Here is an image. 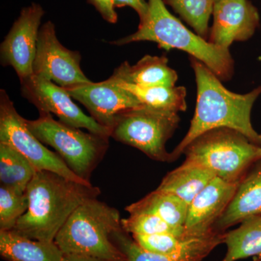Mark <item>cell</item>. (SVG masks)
Returning <instances> with one entry per match:
<instances>
[{"instance_id": "9", "label": "cell", "mask_w": 261, "mask_h": 261, "mask_svg": "<svg viewBox=\"0 0 261 261\" xmlns=\"http://www.w3.org/2000/svg\"><path fill=\"white\" fill-rule=\"evenodd\" d=\"M82 56L78 51L67 49L57 37L53 22H46L39 30L33 74L51 81L63 88L89 84L81 68Z\"/></svg>"}, {"instance_id": "28", "label": "cell", "mask_w": 261, "mask_h": 261, "mask_svg": "<svg viewBox=\"0 0 261 261\" xmlns=\"http://www.w3.org/2000/svg\"><path fill=\"white\" fill-rule=\"evenodd\" d=\"M89 4L93 5L104 20L110 23H116L118 20L116 7L113 0H87Z\"/></svg>"}, {"instance_id": "2", "label": "cell", "mask_w": 261, "mask_h": 261, "mask_svg": "<svg viewBox=\"0 0 261 261\" xmlns=\"http://www.w3.org/2000/svg\"><path fill=\"white\" fill-rule=\"evenodd\" d=\"M27 193L28 210L13 230L25 238L51 243L73 211L85 201L97 198L101 190L51 171H37Z\"/></svg>"}, {"instance_id": "10", "label": "cell", "mask_w": 261, "mask_h": 261, "mask_svg": "<svg viewBox=\"0 0 261 261\" xmlns=\"http://www.w3.org/2000/svg\"><path fill=\"white\" fill-rule=\"evenodd\" d=\"M20 82L22 96L36 106L39 112L54 114L68 126L111 137V130L86 115L63 87L34 74Z\"/></svg>"}, {"instance_id": "33", "label": "cell", "mask_w": 261, "mask_h": 261, "mask_svg": "<svg viewBox=\"0 0 261 261\" xmlns=\"http://www.w3.org/2000/svg\"></svg>"}, {"instance_id": "25", "label": "cell", "mask_w": 261, "mask_h": 261, "mask_svg": "<svg viewBox=\"0 0 261 261\" xmlns=\"http://www.w3.org/2000/svg\"><path fill=\"white\" fill-rule=\"evenodd\" d=\"M29 208L27 192H20L10 187H0V231L14 228L18 220Z\"/></svg>"}, {"instance_id": "6", "label": "cell", "mask_w": 261, "mask_h": 261, "mask_svg": "<svg viewBox=\"0 0 261 261\" xmlns=\"http://www.w3.org/2000/svg\"><path fill=\"white\" fill-rule=\"evenodd\" d=\"M31 132L44 145L56 149L67 166L84 181L91 183L92 173L107 152L110 137L84 132L39 112L36 120H27Z\"/></svg>"}, {"instance_id": "19", "label": "cell", "mask_w": 261, "mask_h": 261, "mask_svg": "<svg viewBox=\"0 0 261 261\" xmlns=\"http://www.w3.org/2000/svg\"><path fill=\"white\" fill-rule=\"evenodd\" d=\"M216 177L210 170L184 162L168 173L156 190L178 196L190 205L194 198Z\"/></svg>"}, {"instance_id": "13", "label": "cell", "mask_w": 261, "mask_h": 261, "mask_svg": "<svg viewBox=\"0 0 261 261\" xmlns=\"http://www.w3.org/2000/svg\"><path fill=\"white\" fill-rule=\"evenodd\" d=\"M212 15L208 41L225 49L251 38L260 24L258 11L249 0H214Z\"/></svg>"}, {"instance_id": "18", "label": "cell", "mask_w": 261, "mask_h": 261, "mask_svg": "<svg viewBox=\"0 0 261 261\" xmlns=\"http://www.w3.org/2000/svg\"><path fill=\"white\" fill-rule=\"evenodd\" d=\"M0 254L7 261H62L63 257L55 242L32 240L13 230L0 231Z\"/></svg>"}, {"instance_id": "31", "label": "cell", "mask_w": 261, "mask_h": 261, "mask_svg": "<svg viewBox=\"0 0 261 261\" xmlns=\"http://www.w3.org/2000/svg\"><path fill=\"white\" fill-rule=\"evenodd\" d=\"M253 260L254 261H261V257H254Z\"/></svg>"}, {"instance_id": "22", "label": "cell", "mask_w": 261, "mask_h": 261, "mask_svg": "<svg viewBox=\"0 0 261 261\" xmlns=\"http://www.w3.org/2000/svg\"><path fill=\"white\" fill-rule=\"evenodd\" d=\"M116 80L120 86L129 91L143 106L176 113L187 110V90L185 87H141Z\"/></svg>"}, {"instance_id": "15", "label": "cell", "mask_w": 261, "mask_h": 261, "mask_svg": "<svg viewBox=\"0 0 261 261\" xmlns=\"http://www.w3.org/2000/svg\"><path fill=\"white\" fill-rule=\"evenodd\" d=\"M225 233H211L199 239L188 248L172 255H161L147 251L122 227L112 233L111 240L124 255L126 261H202L216 247L224 243Z\"/></svg>"}, {"instance_id": "32", "label": "cell", "mask_w": 261, "mask_h": 261, "mask_svg": "<svg viewBox=\"0 0 261 261\" xmlns=\"http://www.w3.org/2000/svg\"><path fill=\"white\" fill-rule=\"evenodd\" d=\"M260 146H261V135H260Z\"/></svg>"}, {"instance_id": "4", "label": "cell", "mask_w": 261, "mask_h": 261, "mask_svg": "<svg viewBox=\"0 0 261 261\" xmlns=\"http://www.w3.org/2000/svg\"><path fill=\"white\" fill-rule=\"evenodd\" d=\"M119 211L97 198L87 200L70 215L55 239L63 255H78L108 260H126L111 240L121 228Z\"/></svg>"}, {"instance_id": "26", "label": "cell", "mask_w": 261, "mask_h": 261, "mask_svg": "<svg viewBox=\"0 0 261 261\" xmlns=\"http://www.w3.org/2000/svg\"><path fill=\"white\" fill-rule=\"evenodd\" d=\"M132 238L142 248L161 255L178 253L192 246L199 239L202 238H190L185 235L179 236L168 233L149 235L133 234Z\"/></svg>"}, {"instance_id": "5", "label": "cell", "mask_w": 261, "mask_h": 261, "mask_svg": "<svg viewBox=\"0 0 261 261\" xmlns=\"http://www.w3.org/2000/svg\"><path fill=\"white\" fill-rule=\"evenodd\" d=\"M183 154L185 163L207 168L224 181L240 183L252 165L261 159V146L238 130L219 128L199 136Z\"/></svg>"}, {"instance_id": "20", "label": "cell", "mask_w": 261, "mask_h": 261, "mask_svg": "<svg viewBox=\"0 0 261 261\" xmlns=\"http://www.w3.org/2000/svg\"><path fill=\"white\" fill-rule=\"evenodd\" d=\"M128 214L144 212L158 215L173 228L183 230L188 214L189 205L178 196L155 190L142 200L127 206Z\"/></svg>"}, {"instance_id": "24", "label": "cell", "mask_w": 261, "mask_h": 261, "mask_svg": "<svg viewBox=\"0 0 261 261\" xmlns=\"http://www.w3.org/2000/svg\"><path fill=\"white\" fill-rule=\"evenodd\" d=\"M183 20L191 25L197 34L205 38L214 8V0H163Z\"/></svg>"}, {"instance_id": "17", "label": "cell", "mask_w": 261, "mask_h": 261, "mask_svg": "<svg viewBox=\"0 0 261 261\" xmlns=\"http://www.w3.org/2000/svg\"><path fill=\"white\" fill-rule=\"evenodd\" d=\"M165 56H144L135 65L124 62L114 70L113 76L141 87H173L178 80V74L168 65Z\"/></svg>"}, {"instance_id": "3", "label": "cell", "mask_w": 261, "mask_h": 261, "mask_svg": "<svg viewBox=\"0 0 261 261\" xmlns=\"http://www.w3.org/2000/svg\"><path fill=\"white\" fill-rule=\"evenodd\" d=\"M148 13L145 20L140 22L138 30L110 44L123 46L142 41L156 42L159 47L167 50L178 49L186 51L192 58L204 63L221 80L231 78L233 61L229 49L207 42L189 30L168 11L163 0H148Z\"/></svg>"}, {"instance_id": "21", "label": "cell", "mask_w": 261, "mask_h": 261, "mask_svg": "<svg viewBox=\"0 0 261 261\" xmlns=\"http://www.w3.org/2000/svg\"><path fill=\"white\" fill-rule=\"evenodd\" d=\"M240 224L238 228L225 233L227 252L221 261L261 257V216L249 218Z\"/></svg>"}, {"instance_id": "1", "label": "cell", "mask_w": 261, "mask_h": 261, "mask_svg": "<svg viewBox=\"0 0 261 261\" xmlns=\"http://www.w3.org/2000/svg\"><path fill=\"white\" fill-rule=\"evenodd\" d=\"M195 74L197 97L190 128L171 152L173 161L199 136L219 128H231L260 145V135L251 123L254 103L261 94V86L247 94H236L225 88L221 80L202 62L190 58Z\"/></svg>"}, {"instance_id": "8", "label": "cell", "mask_w": 261, "mask_h": 261, "mask_svg": "<svg viewBox=\"0 0 261 261\" xmlns=\"http://www.w3.org/2000/svg\"><path fill=\"white\" fill-rule=\"evenodd\" d=\"M27 120L15 109L4 89L0 91V143L13 147L37 171H48L84 185H92L75 174L57 152L49 150L29 129Z\"/></svg>"}, {"instance_id": "16", "label": "cell", "mask_w": 261, "mask_h": 261, "mask_svg": "<svg viewBox=\"0 0 261 261\" xmlns=\"http://www.w3.org/2000/svg\"><path fill=\"white\" fill-rule=\"evenodd\" d=\"M261 216V159L254 163L239 183L232 200L214 226L216 232H225L230 226Z\"/></svg>"}, {"instance_id": "7", "label": "cell", "mask_w": 261, "mask_h": 261, "mask_svg": "<svg viewBox=\"0 0 261 261\" xmlns=\"http://www.w3.org/2000/svg\"><path fill=\"white\" fill-rule=\"evenodd\" d=\"M179 122L178 113L142 106L118 114L111 137L138 149L154 161L172 162L166 146Z\"/></svg>"}, {"instance_id": "14", "label": "cell", "mask_w": 261, "mask_h": 261, "mask_svg": "<svg viewBox=\"0 0 261 261\" xmlns=\"http://www.w3.org/2000/svg\"><path fill=\"white\" fill-rule=\"evenodd\" d=\"M239 183L219 177L213 178L189 205L185 233L190 238H200L216 232L214 226L232 200Z\"/></svg>"}, {"instance_id": "23", "label": "cell", "mask_w": 261, "mask_h": 261, "mask_svg": "<svg viewBox=\"0 0 261 261\" xmlns=\"http://www.w3.org/2000/svg\"><path fill=\"white\" fill-rule=\"evenodd\" d=\"M37 171L23 154L10 146L0 143L1 185L27 192V186Z\"/></svg>"}, {"instance_id": "12", "label": "cell", "mask_w": 261, "mask_h": 261, "mask_svg": "<svg viewBox=\"0 0 261 261\" xmlns=\"http://www.w3.org/2000/svg\"><path fill=\"white\" fill-rule=\"evenodd\" d=\"M64 89L70 97L88 110L91 117L98 123L110 130L118 114L143 106L129 91L120 86L112 75L98 83L92 82Z\"/></svg>"}, {"instance_id": "29", "label": "cell", "mask_w": 261, "mask_h": 261, "mask_svg": "<svg viewBox=\"0 0 261 261\" xmlns=\"http://www.w3.org/2000/svg\"><path fill=\"white\" fill-rule=\"evenodd\" d=\"M116 8L130 7L140 17V22L144 21L148 13V2L146 0H113Z\"/></svg>"}, {"instance_id": "30", "label": "cell", "mask_w": 261, "mask_h": 261, "mask_svg": "<svg viewBox=\"0 0 261 261\" xmlns=\"http://www.w3.org/2000/svg\"><path fill=\"white\" fill-rule=\"evenodd\" d=\"M62 261H126L108 260V259L99 258V257L85 256L78 255H63Z\"/></svg>"}, {"instance_id": "11", "label": "cell", "mask_w": 261, "mask_h": 261, "mask_svg": "<svg viewBox=\"0 0 261 261\" xmlns=\"http://www.w3.org/2000/svg\"><path fill=\"white\" fill-rule=\"evenodd\" d=\"M44 15L42 6L36 3L23 8L0 46L1 64L12 67L20 81L33 75L38 37Z\"/></svg>"}, {"instance_id": "27", "label": "cell", "mask_w": 261, "mask_h": 261, "mask_svg": "<svg viewBox=\"0 0 261 261\" xmlns=\"http://www.w3.org/2000/svg\"><path fill=\"white\" fill-rule=\"evenodd\" d=\"M121 223L123 229L132 235L166 233L179 236L185 235V231L173 228L158 215L152 213L144 211L132 213L126 219H121Z\"/></svg>"}]
</instances>
